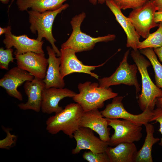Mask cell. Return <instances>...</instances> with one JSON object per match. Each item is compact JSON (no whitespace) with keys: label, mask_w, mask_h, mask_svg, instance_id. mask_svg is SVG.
<instances>
[{"label":"cell","mask_w":162,"mask_h":162,"mask_svg":"<svg viewBox=\"0 0 162 162\" xmlns=\"http://www.w3.org/2000/svg\"><path fill=\"white\" fill-rule=\"evenodd\" d=\"M131 56L137 66L141 77V92L138 97V102L140 110L143 111L148 109L154 110L158 98L162 97V90L152 80L147 68L151 64L137 50H132Z\"/></svg>","instance_id":"obj_1"},{"label":"cell","mask_w":162,"mask_h":162,"mask_svg":"<svg viewBox=\"0 0 162 162\" xmlns=\"http://www.w3.org/2000/svg\"><path fill=\"white\" fill-rule=\"evenodd\" d=\"M84 112L77 103L66 106L60 112L49 117L46 120V129L52 135L61 131L72 138L75 132L80 127V120Z\"/></svg>","instance_id":"obj_2"},{"label":"cell","mask_w":162,"mask_h":162,"mask_svg":"<svg viewBox=\"0 0 162 162\" xmlns=\"http://www.w3.org/2000/svg\"><path fill=\"white\" fill-rule=\"evenodd\" d=\"M79 93L73 100L82 107L84 112L102 108L104 102L118 96L110 88L100 87L99 83L87 81L78 86Z\"/></svg>","instance_id":"obj_3"},{"label":"cell","mask_w":162,"mask_h":162,"mask_svg":"<svg viewBox=\"0 0 162 162\" xmlns=\"http://www.w3.org/2000/svg\"><path fill=\"white\" fill-rule=\"evenodd\" d=\"M86 17L84 12L74 16L70 23L72 31L68 39L61 45L62 49H70L76 52L89 51L93 49L96 44L100 42H108L115 40L116 36L114 34L93 37L82 32L81 24Z\"/></svg>","instance_id":"obj_4"},{"label":"cell","mask_w":162,"mask_h":162,"mask_svg":"<svg viewBox=\"0 0 162 162\" xmlns=\"http://www.w3.org/2000/svg\"><path fill=\"white\" fill-rule=\"evenodd\" d=\"M69 6L68 4H65L56 10L42 13L32 10L27 11L28 14L29 21L31 24L30 29L31 32L34 34L37 32V40L42 41V39L44 38L48 41L57 56L58 57L60 56V52L55 44L56 40L52 34V25L57 15Z\"/></svg>","instance_id":"obj_5"},{"label":"cell","mask_w":162,"mask_h":162,"mask_svg":"<svg viewBox=\"0 0 162 162\" xmlns=\"http://www.w3.org/2000/svg\"><path fill=\"white\" fill-rule=\"evenodd\" d=\"M129 52V50L125 52L118 67L111 75L98 79L100 87L108 88L111 86L120 84L134 86L137 96L140 90L137 78L138 68L136 64H130L128 63Z\"/></svg>","instance_id":"obj_6"},{"label":"cell","mask_w":162,"mask_h":162,"mask_svg":"<svg viewBox=\"0 0 162 162\" xmlns=\"http://www.w3.org/2000/svg\"><path fill=\"white\" fill-rule=\"evenodd\" d=\"M106 119L108 125L114 130L110 137L109 146H114L122 143H134L140 141L142 138V126L124 119L109 118Z\"/></svg>","instance_id":"obj_7"},{"label":"cell","mask_w":162,"mask_h":162,"mask_svg":"<svg viewBox=\"0 0 162 162\" xmlns=\"http://www.w3.org/2000/svg\"><path fill=\"white\" fill-rule=\"evenodd\" d=\"M157 11L156 7L150 0L130 13L128 18L137 33L143 38L146 39L148 37L152 28L159 26V23L154 20V14Z\"/></svg>","instance_id":"obj_8"},{"label":"cell","mask_w":162,"mask_h":162,"mask_svg":"<svg viewBox=\"0 0 162 162\" xmlns=\"http://www.w3.org/2000/svg\"><path fill=\"white\" fill-rule=\"evenodd\" d=\"M123 99L122 96L113 98L112 102L107 105L105 109L100 111L102 116L106 118H122L141 126L150 122L153 115V111L147 109L139 114L130 113L124 108L122 102Z\"/></svg>","instance_id":"obj_9"},{"label":"cell","mask_w":162,"mask_h":162,"mask_svg":"<svg viewBox=\"0 0 162 162\" xmlns=\"http://www.w3.org/2000/svg\"><path fill=\"white\" fill-rule=\"evenodd\" d=\"M60 50V70L62 78L73 73H80L87 74L97 79H99V76L92 71L102 66L104 63L96 66L86 65L77 58L76 52L73 50L61 48Z\"/></svg>","instance_id":"obj_10"},{"label":"cell","mask_w":162,"mask_h":162,"mask_svg":"<svg viewBox=\"0 0 162 162\" xmlns=\"http://www.w3.org/2000/svg\"><path fill=\"white\" fill-rule=\"evenodd\" d=\"M17 66L34 77L43 80L48 66V59L44 53L28 52L21 54H14Z\"/></svg>","instance_id":"obj_11"},{"label":"cell","mask_w":162,"mask_h":162,"mask_svg":"<svg viewBox=\"0 0 162 162\" xmlns=\"http://www.w3.org/2000/svg\"><path fill=\"white\" fill-rule=\"evenodd\" d=\"M73 138L76 142L75 148L72 150L74 154H79L84 149L94 153L104 152L109 146L108 142L97 137L93 130L87 128L80 127L74 133Z\"/></svg>","instance_id":"obj_12"},{"label":"cell","mask_w":162,"mask_h":162,"mask_svg":"<svg viewBox=\"0 0 162 162\" xmlns=\"http://www.w3.org/2000/svg\"><path fill=\"white\" fill-rule=\"evenodd\" d=\"M33 76L17 66L9 70L0 80V86L3 88L8 94L22 101V95L17 89L19 86L27 81H31Z\"/></svg>","instance_id":"obj_13"},{"label":"cell","mask_w":162,"mask_h":162,"mask_svg":"<svg viewBox=\"0 0 162 162\" xmlns=\"http://www.w3.org/2000/svg\"><path fill=\"white\" fill-rule=\"evenodd\" d=\"M76 94L67 88H45L42 92L41 110L44 113H58L63 109L59 105L60 101L66 97L72 98Z\"/></svg>","instance_id":"obj_14"},{"label":"cell","mask_w":162,"mask_h":162,"mask_svg":"<svg viewBox=\"0 0 162 162\" xmlns=\"http://www.w3.org/2000/svg\"><path fill=\"white\" fill-rule=\"evenodd\" d=\"M3 42L6 48L13 47L16 49L14 54H21L31 52L44 53L42 48L43 41L30 38L26 34L16 36L12 34L11 30L5 34Z\"/></svg>","instance_id":"obj_15"},{"label":"cell","mask_w":162,"mask_h":162,"mask_svg":"<svg viewBox=\"0 0 162 162\" xmlns=\"http://www.w3.org/2000/svg\"><path fill=\"white\" fill-rule=\"evenodd\" d=\"M98 109L84 112L80 123V127L89 128L96 132L102 140L109 142L110 139V128L108 127L106 118H103Z\"/></svg>","instance_id":"obj_16"},{"label":"cell","mask_w":162,"mask_h":162,"mask_svg":"<svg viewBox=\"0 0 162 162\" xmlns=\"http://www.w3.org/2000/svg\"><path fill=\"white\" fill-rule=\"evenodd\" d=\"M45 88L43 80L37 77L25 82L24 88L28 100L26 103L19 104V108L23 110H32L39 112L41 110L42 92Z\"/></svg>","instance_id":"obj_17"},{"label":"cell","mask_w":162,"mask_h":162,"mask_svg":"<svg viewBox=\"0 0 162 162\" xmlns=\"http://www.w3.org/2000/svg\"><path fill=\"white\" fill-rule=\"evenodd\" d=\"M105 3L115 16L116 19L125 32L127 38L126 46L133 50H138L140 36L136 32L129 19L125 16L121 10L112 0H106Z\"/></svg>","instance_id":"obj_18"},{"label":"cell","mask_w":162,"mask_h":162,"mask_svg":"<svg viewBox=\"0 0 162 162\" xmlns=\"http://www.w3.org/2000/svg\"><path fill=\"white\" fill-rule=\"evenodd\" d=\"M46 50L48 55V66L46 76L43 80L45 88H64L65 83L60 72V58L57 56L54 51L50 46H47Z\"/></svg>","instance_id":"obj_19"},{"label":"cell","mask_w":162,"mask_h":162,"mask_svg":"<svg viewBox=\"0 0 162 162\" xmlns=\"http://www.w3.org/2000/svg\"><path fill=\"white\" fill-rule=\"evenodd\" d=\"M137 151L134 143H122L114 147L108 146L105 152L110 162H135Z\"/></svg>","instance_id":"obj_20"},{"label":"cell","mask_w":162,"mask_h":162,"mask_svg":"<svg viewBox=\"0 0 162 162\" xmlns=\"http://www.w3.org/2000/svg\"><path fill=\"white\" fill-rule=\"evenodd\" d=\"M68 0H16V4L19 10H28L29 8L42 13L53 10L61 7Z\"/></svg>","instance_id":"obj_21"},{"label":"cell","mask_w":162,"mask_h":162,"mask_svg":"<svg viewBox=\"0 0 162 162\" xmlns=\"http://www.w3.org/2000/svg\"><path fill=\"white\" fill-rule=\"evenodd\" d=\"M144 125L146 136L143 146L137 151L135 162H153L152 154V146L160 140V138L154 136V129L153 125L148 123Z\"/></svg>","instance_id":"obj_22"},{"label":"cell","mask_w":162,"mask_h":162,"mask_svg":"<svg viewBox=\"0 0 162 162\" xmlns=\"http://www.w3.org/2000/svg\"><path fill=\"white\" fill-rule=\"evenodd\" d=\"M140 52L150 62L154 70L156 85L162 90V65L158 60L154 50L152 48H146L140 50Z\"/></svg>","instance_id":"obj_23"},{"label":"cell","mask_w":162,"mask_h":162,"mask_svg":"<svg viewBox=\"0 0 162 162\" xmlns=\"http://www.w3.org/2000/svg\"><path fill=\"white\" fill-rule=\"evenodd\" d=\"M159 28L154 32L150 34L144 40L139 43L137 49L155 48L162 46V22H159Z\"/></svg>","instance_id":"obj_24"},{"label":"cell","mask_w":162,"mask_h":162,"mask_svg":"<svg viewBox=\"0 0 162 162\" xmlns=\"http://www.w3.org/2000/svg\"><path fill=\"white\" fill-rule=\"evenodd\" d=\"M121 10L134 9L139 8L150 0H112Z\"/></svg>","instance_id":"obj_25"},{"label":"cell","mask_w":162,"mask_h":162,"mask_svg":"<svg viewBox=\"0 0 162 162\" xmlns=\"http://www.w3.org/2000/svg\"><path fill=\"white\" fill-rule=\"evenodd\" d=\"M13 50L12 48L4 49L3 47L0 48V68L2 69L8 70L9 63L13 62Z\"/></svg>","instance_id":"obj_26"},{"label":"cell","mask_w":162,"mask_h":162,"mask_svg":"<svg viewBox=\"0 0 162 162\" xmlns=\"http://www.w3.org/2000/svg\"><path fill=\"white\" fill-rule=\"evenodd\" d=\"M82 157L89 162H110L106 152L94 153L90 151L85 152L83 154Z\"/></svg>","instance_id":"obj_27"},{"label":"cell","mask_w":162,"mask_h":162,"mask_svg":"<svg viewBox=\"0 0 162 162\" xmlns=\"http://www.w3.org/2000/svg\"><path fill=\"white\" fill-rule=\"evenodd\" d=\"M2 128L6 133V136L4 139L0 140V148L8 149L15 144L17 137L10 133V128L4 127H2Z\"/></svg>","instance_id":"obj_28"},{"label":"cell","mask_w":162,"mask_h":162,"mask_svg":"<svg viewBox=\"0 0 162 162\" xmlns=\"http://www.w3.org/2000/svg\"><path fill=\"white\" fill-rule=\"evenodd\" d=\"M153 115L150 122L154 121L159 124L160 128L158 131L162 135V137L160 139V142L159 143V145L162 146V108L157 107L153 110Z\"/></svg>","instance_id":"obj_29"},{"label":"cell","mask_w":162,"mask_h":162,"mask_svg":"<svg viewBox=\"0 0 162 162\" xmlns=\"http://www.w3.org/2000/svg\"><path fill=\"white\" fill-rule=\"evenodd\" d=\"M154 20L157 23L162 22V11H157L155 13Z\"/></svg>","instance_id":"obj_30"},{"label":"cell","mask_w":162,"mask_h":162,"mask_svg":"<svg viewBox=\"0 0 162 162\" xmlns=\"http://www.w3.org/2000/svg\"><path fill=\"white\" fill-rule=\"evenodd\" d=\"M155 5L157 11H162V0H150Z\"/></svg>","instance_id":"obj_31"},{"label":"cell","mask_w":162,"mask_h":162,"mask_svg":"<svg viewBox=\"0 0 162 162\" xmlns=\"http://www.w3.org/2000/svg\"><path fill=\"white\" fill-rule=\"evenodd\" d=\"M155 53L158 56L160 61L162 62V46L154 49Z\"/></svg>","instance_id":"obj_32"},{"label":"cell","mask_w":162,"mask_h":162,"mask_svg":"<svg viewBox=\"0 0 162 162\" xmlns=\"http://www.w3.org/2000/svg\"><path fill=\"white\" fill-rule=\"evenodd\" d=\"M11 27L10 26H8L6 27L2 28L0 27V35H1L3 34H5L8 31L11 30Z\"/></svg>","instance_id":"obj_33"},{"label":"cell","mask_w":162,"mask_h":162,"mask_svg":"<svg viewBox=\"0 0 162 162\" xmlns=\"http://www.w3.org/2000/svg\"><path fill=\"white\" fill-rule=\"evenodd\" d=\"M106 0H88L89 2L92 4L95 5L97 3L100 4H103L105 3Z\"/></svg>","instance_id":"obj_34"},{"label":"cell","mask_w":162,"mask_h":162,"mask_svg":"<svg viewBox=\"0 0 162 162\" xmlns=\"http://www.w3.org/2000/svg\"><path fill=\"white\" fill-rule=\"evenodd\" d=\"M156 105L157 107L162 108V97L157 98Z\"/></svg>","instance_id":"obj_35"},{"label":"cell","mask_w":162,"mask_h":162,"mask_svg":"<svg viewBox=\"0 0 162 162\" xmlns=\"http://www.w3.org/2000/svg\"><path fill=\"white\" fill-rule=\"evenodd\" d=\"M1 2L3 4H8L9 0H0Z\"/></svg>","instance_id":"obj_36"},{"label":"cell","mask_w":162,"mask_h":162,"mask_svg":"<svg viewBox=\"0 0 162 162\" xmlns=\"http://www.w3.org/2000/svg\"><path fill=\"white\" fill-rule=\"evenodd\" d=\"M14 0H11V2L10 3V5L9 6V8L11 5V4H12L13 2H14Z\"/></svg>","instance_id":"obj_37"}]
</instances>
